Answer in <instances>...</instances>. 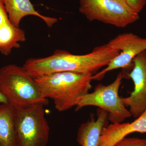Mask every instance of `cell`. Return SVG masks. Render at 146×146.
<instances>
[{
	"instance_id": "cell-1",
	"label": "cell",
	"mask_w": 146,
	"mask_h": 146,
	"mask_svg": "<svg viewBox=\"0 0 146 146\" xmlns=\"http://www.w3.org/2000/svg\"><path fill=\"white\" fill-rule=\"evenodd\" d=\"M119 52L108 43L96 47L86 54H73L67 51L57 50L48 57L29 58L23 67L34 78L61 72L93 75L107 66Z\"/></svg>"
},
{
	"instance_id": "cell-2",
	"label": "cell",
	"mask_w": 146,
	"mask_h": 146,
	"mask_svg": "<svg viewBox=\"0 0 146 146\" xmlns=\"http://www.w3.org/2000/svg\"><path fill=\"white\" fill-rule=\"evenodd\" d=\"M91 74L61 72L34 78L43 96L53 100L55 108L63 112L76 106L92 88Z\"/></svg>"
},
{
	"instance_id": "cell-3",
	"label": "cell",
	"mask_w": 146,
	"mask_h": 146,
	"mask_svg": "<svg viewBox=\"0 0 146 146\" xmlns=\"http://www.w3.org/2000/svg\"><path fill=\"white\" fill-rule=\"evenodd\" d=\"M0 92L17 109L48 104L35 79L23 66L9 64L0 69Z\"/></svg>"
},
{
	"instance_id": "cell-4",
	"label": "cell",
	"mask_w": 146,
	"mask_h": 146,
	"mask_svg": "<svg viewBox=\"0 0 146 146\" xmlns=\"http://www.w3.org/2000/svg\"><path fill=\"white\" fill-rule=\"evenodd\" d=\"M44 106L38 104L26 108H16V146H47L50 127L45 117Z\"/></svg>"
},
{
	"instance_id": "cell-5",
	"label": "cell",
	"mask_w": 146,
	"mask_h": 146,
	"mask_svg": "<svg viewBox=\"0 0 146 146\" xmlns=\"http://www.w3.org/2000/svg\"><path fill=\"white\" fill-rule=\"evenodd\" d=\"M125 77L124 73L121 72L109 85L98 84L93 92L88 93L82 98L76 106V110L86 106H96L108 112V120L111 123H123L131 117L130 111L119 94L122 81Z\"/></svg>"
},
{
	"instance_id": "cell-6",
	"label": "cell",
	"mask_w": 146,
	"mask_h": 146,
	"mask_svg": "<svg viewBox=\"0 0 146 146\" xmlns=\"http://www.w3.org/2000/svg\"><path fill=\"white\" fill-rule=\"evenodd\" d=\"M80 12L90 22L98 21L125 28L140 19L139 13L122 0H79Z\"/></svg>"
},
{
	"instance_id": "cell-7",
	"label": "cell",
	"mask_w": 146,
	"mask_h": 146,
	"mask_svg": "<svg viewBox=\"0 0 146 146\" xmlns=\"http://www.w3.org/2000/svg\"><path fill=\"white\" fill-rule=\"evenodd\" d=\"M113 48L119 51L106 68L92 76V80H100L108 72L132 67L134 58L146 50V38L141 37L132 33L118 35L108 42Z\"/></svg>"
},
{
	"instance_id": "cell-8",
	"label": "cell",
	"mask_w": 146,
	"mask_h": 146,
	"mask_svg": "<svg viewBox=\"0 0 146 146\" xmlns=\"http://www.w3.org/2000/svg\"><path fill=\"white\" fill-rule=\"evenodd\" d=\"M132 63L128 78L133 81V90L129 96L121 99L124 104L129 107L131 116L136 119L146 109V50L134 58Z\"/></svg>"
},
{
	"instance_id": "cell-9",
	"label": "cell",
	"mask_w": 146,
	"mask_h": 146,
	"mask_svg": "<svg viewBox=\"0 0 146 146\" xmlns=\"http://www.w3.org/2000/svg\"><path fill=\"white\" fill-rule=\"evenodd\" d=\"M134 132L146 133V109L132 122L111 123L104 128L99 146H114Z\"/></svg>"
},
{
	"instance_id": "cell-10",
	"label": "cell",
	"mask_w": 146,
	"mask_h": 146,
	"mask_svg": "<svg viewBox=\"0 0 146 146\" xmlns=\"http://www.w3.org/2000/svg\"><path fill=\"white\" fill-rule=\"evenodd\" d=\"M97 119L82 123L79 127L77 141L80 146H99L102 131L108 125V113L104 110L97 109Z\"/></svg>"
},
{
	"instance_id": "cell-11",
	"label": "cell",
	"mask_w": 146,
	"mask_h": 146,
	"mask_svg": "<svg viewBox=\"0 0 146 146\" xmlns=\"http://www.w3.org/2000/svg\"><path fill=\"white\" fill-rule=\"evenodd\" d=\"M8 15L9 19L12 25L19 27L21 20L26 16H34L42 19L49 28L56 23L57 18L44 16L36 11L30 0H3Z\"/></svg>"
},
{
	"instance_id": "cell-12",
	"label": "cell",
	"mask_w": 146,
	"mask_h": 146,
	"mask_svg": "<svg viewBox=\"0 0 146 146\" xmlns=\"http://www.w3.org/2000/svg\"><path fill=\"white\" fill-rule=\"evenodd\" d=\"M15 112L9 104H0V146H16Z\"/></svg>"
},
{
	"instance_id": "cell-13",
	"label": "cell",
	"mask_w": 146,
	"mask_h": 146,
	"mask_svg": "<svg viewBox=\"0 0 146 146\" xmlns=\"http://www.w3.org/2000/svg\"><path fill=\"white\" fill-rule=\"evenodd\" d=\"M26 39L25 33L19 27H16L7 21L0 25V52L7 56L13 48H20V42Z\"/></svg>"
},
{
	"instance_id": "cell-14",
	"label": "cell",
	"mask_w": 146,
	"mask_h": 146,
	"mask_svg": "<svg viewBox=\"0 0 146 146\" xmlns=\"http://www.w3.org/2000/svg\"><path fill=\"white\" fill-rule=\"evenodd\" d=\"M114 146H146V139L138 138H125Z\"/></svg>"
},
{
	"instance_id": "cell-15",
	"label": "cell",
	"mask_w": 146,
	"mask_h": 146,
	"mask_svg": "<svg viewBox=\"0 0 146 146\" xmlns=\"http://www.w3.org/2000/svg\"><path fill=\"white\" fill-rule=\"evenodd\" d=\"M129 7L136 13H139L146 4V0H122Z\"/></svg>"
},
{
	"instance_id": "cell-16",
	"label": "cell",
	"mask_w": 146,
	"mask_h": 146,
	"mask_svg": "<svg viewBox=\"0 0 146 146\" xmlns=\"http://www.w3.org/2000/svg\"><path fill=\"white\" fill-rule=\"evenodd\" d=\"M9 21L3 0H0V25Z\"/></svg>"
},
{
	"instance_id": "cell-17",
	"label": "cell",
	"mask_w": 146,
	"mask_h": 146,
	"mask_svg": "<svg viewBox=\"0 0 146 146\" xmlns=\"http://www.w3.org/2000/svg\"><path fill=\"white\" fill-rule=\"evenodd\" d=\"M7 103H8V102L6 98L0 92V104Z\"/></svg>"
}]
</instances>
